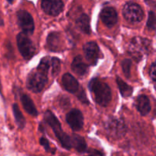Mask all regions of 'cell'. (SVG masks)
I'll use <instances>...</instances> for the list:
<instances>
[{
  "label": "cell",
  "mask_w": 156,
  "mask_h": 156,
  "mask_svg": "<svg viewBox=\"0 0 156 156\" xmlns=\"http://www.w3.org/2000/svg\"><path fill=\"white\" fill-rule=\"evenodd\" d=\"M50 68V59L47 56L43 58L36 69L28 75L27 79V87L33 92L38 93L42 91L47 82V74Z\"/></svg>",
  "instance_id": "obj_1"
},
{
  "label": "cell",
  "mask_w": 156,
  "mask_h": 156,
  "mask_svg": "<svg viewBox=\"0 0 156 156\" xmlns=\"http://www.w3.org/2000/svg\"><path fill=\"white\" fill-rule=\"evenodd\" d=\"M89 88L98 105L102 107L108 106L111 101L112 92L106 83L94 78L89 83Z\"/></svg>",
  "instance_id": "obj_2"
},
{
  "label": "cell",
  "mask_w": 156,
  "mask_h": 156,
  "mask_svg": "<svg viewBox=\"0 0 156 156\" xmlns=\"http://www.w3.org/2000/svg\"><path fill=\"white\" fill-rule=\"evenodd\" d=\"M44 120H45L46 123L53 129L55 136L61 143V146L66 149H71V139L63 131L60 121L55 117L54 114L51 111H47L44 113Z\"/></svg>",
  "instance_id": "obj_3"
},
{
  "label": "cell",
  "mask_w": 156,
  "mask_h": 156,
  "mask_svg": "<svg viewBox=\"0 0 156 156\" xmlns=\"http://www.w3.org/2000/svg\"><path fill=\"white\" fill-rule=\"evenodd\" d=\"M105 131L110 138L119 140L125 136L126 127L122 119L110 117L105 123Z\"/></svg>",
  "instance_id": "obj_4"
},
{
  "label": "cell",
  "mask_w": 156,
  "mask_h": 156,
  "mask_svg": "<svg viewBox=\"0 0 156 156\" xmlns=\"http://www.w3.org/2000/svg\"><path fill=\"white\" fill-rule=\"evenodd\" d=\"M151 44L150 41L142 37H134L128 45L130 55L137 61L140 60L142 56L149 52Z\"/></svg>",
  "instance_id": "obj_5"
},
{
  "label": "cell",
  "mask_w": 156,
  "mask_h": 156,
  "mask_svg": "<svg viewBox=\"0 0 156 156\" xmlns=\"http://www.w3.org/2000/svg\"><path fill=\"white\" fill-rule=\"evenodd\" d=\"M17 45L21 56L25 59H30L35 55V44L32 40L28 37L27 34L21 32L17 36Z\"/></svg>",
  "instance_id": "obj_6"
},
{
  "label": "cell",
  "mask_w": 156,
  "mask_h": 156,
  "mask_svg": "<svg viewBox=\"0 0 156 156\" xmlns=\"http://www.w3.org/2000/svg\"><path fill=\"white\" fill-rule=\"evenodd\" d=\"M122 14L124 18L131 23L140 22L144 17L142 8L134 2L126 3L122 10Z\"/></svg>",
  "instance_id": "obj_7"
},
{
  "label": "cell",
  "mask_w": 156,
  "mask_h": 156,
  "mask_svg": "<svg viewBox=\"0 0 156 156\" xmlns=\"http://www.w3.org/2000/svg\"><path fill=\"white\" fill-rule=\"evenodd\" d=\"M18 24L23 33L25 34H32L35 30V24L34 20L31 14L24 10L18 11L17 13Z\"/></svg>",
  "instance_id": "obj_8"
},
{
  "label": "cell",
  "mask_w": 156,
  "mask_h": 156,
  "mask_svg": "<svg viewBox=\"0 0 156 156\" xmlns=\"http://www.w3.org/2000/svg\"><path fill=\"white\" fill-rule=\"evenodd\" d=\"M66 120L73 131L80 130L84 126V116L78 109H73L67 113Z\"/></svg>",
  "instance_id": "obj_9"
},
{
  "label": "cell",
  "mask_w": 156,
  "mask_h": 156,
  "mask_svg": "<svg viewBox=\"0 0 156 156\" xmlns=\"http://www.w3.org/2000/svg\"><path fill=\"white\" fill-rule=\"evenodd\" d=\"M84 52L85 57L89 63L92 66H95L100 57V52L97 44L93 41L88 42L84 46Z\"/></svg>",
  "instance_id": "obj_10"
},
{
  "label": "cell",
  "mask_w": 156,
  "mask_h": 156,
  "mask_svg": "<svg viewBox=\"0 0 156 156\" xmlns=\"http://www.w3.org/2000/svg\"><path fill=\"white\" fill-rule=\"evenodd\" d=\"M41 9L47 15L56 16L62 12L64 3L61 0H42Z\"/></svg>",
  "instance_id": "obj_11"
},
{
  "label": "cell",
  "mask_w": 156,
  "mask_h": 156,
  "mask_svg": "<svg viewBox=\"0 0 156 156\" xmlns=\"http://www.w3.org/2000/svg\"><path fill=\"white\" fill-rule=\"evenodd\" d=\"M100 18L103 24L109 27H112L116 24L118 19L116 10L112 7H106L102 9Z\"/></svg>",
  "instance_id": "obj_12"
},
{
  "label": "cell",
  "mask_w": 156,
  "mask_h": 156,
  "mask_svg": "<svg viewBox=\"0 0 156 156\" xmlns=\"http://www.w3.org/2000/svg\"><path fill=\"white\" fill-rule=\"evenodd\" d=\"M47 48L51 51L58 52L63 49V41L61 34L58 32L49 34L47 37Z\"/></svg>",
  "instance_id": "obj_13"
},
{
  "label": "cell",
  "mask_w": 156,
  "mask_h": 156,
  "mask_svg": "<svg viewBox=\"0 0 156 156\" xmlns=\"http://www.w3.org/2000/svg\"><path fill=\"white\" fill-rule=\"evenodd\" d=\"M62 84L67 91L76 94L80 89V85L77 80L72 75L66 73L62 77Z\"/></svg>",
  "instance_id": "obj_14"
},
{
  "label": "cell",
  "mask_w": 156,
  "mask_h": 156,
  "mask_svg": "<svg viewBox=\"0 0 156 156\" xmlns=\"http://www.w3.org/2000/svg\"><path fill=\"white\" fill-rule=\"evenodd\" d=\"M71 69L73 73L79 76H84L87 73L89 66L84 60L82 56H77L73 59L71 64Z\"/></svg>",
  "instance_id": "obj_15"
},
{
  "label": "cell",
  "mask_w": 156,
  "mask_h": 156,
  "mask_svg": "<svg viewBox=\"0 0 156 156\" xmlns=\"http://www.w3.org/2000/svg\"><path fill=\"white\" fill-rule=\"evenodd\" d=\"M20 99H21V104H22L24 111L30 115L36 117L38 113L36 109V107H35V104H34L33 101L31 99V98L25 94H21Z\"/></svg>",
  "instance_id": "obj_16"
},
{
  "label": "cell",
  "mask_w": 156,
  "mask_h": 156,
  "mask_svg": "<svg viewBox=\"0 0 156 156\" xmlns=\"http://www.w3.org/2000/svg\"><path fill=\"white\" fill-rule=\"evenodd\" d=\"M136 108L138 111L142 116L147 115L151 110V105L148 98L144 94L139 95L136 100Z\"/></svg>",
  "instance_id": "obj_17"
},
{
  "label": "cell",
  "mask_w": 156,
  "mask_h": 156,
  "mask_svg": "<svg viewBox=\"0 0 156 156\" xmlns=\"http://www.w3.org/2000/svg\"><path fill=\"white\" fill-rule=\"evenodd\" d=\"M76 26L78 28L86 34H90V18L85 14H82L76 21Z\"/></svg>",
  "instance_id": "obj_18"
},
{
  "label": "cell",
  "mask_w": 156,
  "mask_h": 156,
  "mask_svg": "<svg viewBox=\"0 0 156 156\" xmlns=\"http://www.w3.org/2000/svg\"><path fill=\"white\" fill-rule=\"evenodd\" d=\"M70 139H71L72 147L74 148L77 152H84L87 150V143L83 137L73 134Z\"/></svg>",
  "instance_id": "obj_19"
},
{
  "label": "cell",
  "mask_w": 156,
  "mask_h": 156,
  "mask_svg": "<svg viewBox=\"0 0 156 156\" xmlns=\"http://www.w3.org/2000/svg\"><path fill=\"white\" fill-rule=\"evenodd\" d=\"M116 83H117L119 91H120L122 97L128 98L132 94V88L130 85H128V84L125 83V82H124L123 80H122L120 78H116Z\"/></svg>",
  "instance_id": "obj_20"
},
{
  "label": "cell",
  "mask_w": 156,
  "mask_h": 156,
  "mask_svg": "<svg viewBox=\"0 0 156 156\" xmlns=\"http://www.w3.org/2000/svg\"><path fill=\"white\" fill-rule=\"evenodd\" d=\"M12 111H13L14 117H15L16 124L18 125V127L23 129L24 126H25V119H24V116L21 114V111H20L17 104H14L12 105Z\"/></svg>",
  "instance_id": "obj_21"
},
{
  "label": "cell",
  "mask_w": 156,
  "mask_h": 156,
  "mask_svg": "<svg viewBox=\"0 0 156 156\" xmlns=\"http://www.w3.org/2000/svg\"><path fill=\"white\" fill-rule=\"evenodd\" d=\"M50 69L53 76H56L61 70V62L60 59L57 57H53L50 59Z\"/></svg>",
  "instance_id": "obj_22"
},
{
  "label": "cell",
  "mask_w": 156,
  "mask_h": 156,
  "mask_svg": "<svg viewBox=\"0 0 156 156\" xmlns=\"http://www.w3.org/2000/svg\"><path fill=\"white\" fill-rule=\"evenodd\" d=\"M121 65H122V69L124 75L127 78H128L130 76V69H131L132 66V61L130 59H125L122 61Z\"/></svg>",
  "instance_id": "obj_23"
},
{
  "label": "cell",
  "mask_w": 156,
  "mask_h": 156,
  "mask_svg": "<svg viewBox=\"0 0 156 156\" xmlns=\"http://www.w3.org/2000/svg\"><path fill=\"white\" fill-rule=\"evenodd\" d=\"M147 26L150 29L156 28V16L154 12H150L148 14V21H147Z\"/></svg>",
  "instance_id": "obj_24"
},
{
  "label": "cell",
  "mask_w": 156,
  "mask_h": 156,
  "mask_svg": "<svg viewBox=\"0 0 156 156\" xmlns=\"http://www.w3.org/2000/svg\"><path fill=\"white\" fill-rule=\"evenodd\" d=\"M40 143H41V146L44 148V149H45V151L47 152H50L51 154H54L55 152V149H52V148L50 147L48 140L46 138H44V137L40 138Z\"/></svg>",
  "instance_id": "obj_25"
},
{
  "label": "cell",
  "mask_w": 156,
  "mask_h": 156,
  "mask_svg": "<svg viewBox=\"0 0 156 156\" xmlns=\"http://www.w3.org/2000/svg\"><path fill=\"white\" fill-rule=\"evenodd\" d=\"M76 96H77V98H79V100L81 102H83L84 104H88V99H87V96H86L85 92L83 89H80V91H78L76 93Z\"/></svg>",
  "instance_id": "obj_26"
},
{
  "label": "cell",
  "mask_w": 156,
  "mask_h": 156,
  "mask_svg": "<svg viewBox=\"0 0 156 156\" xmlns=\"http://www.w3.org/2000/svg\"><path fill=\"white\" fill-rule=\"evenodd\" d=\"M149 75L151 79L154 82H156V62L151 64L149 69Z\"/></svg>",
  "instance_id": "obj_27"
},
{
  "label": "cell",
  "mask_w": 156,
  "mask_h": 156,
  "mask_svg": "<svg viewBox=\"0 0 156 156\" xmlns=\"http://www.w3.org/2000/svg\"><path fill=\"white\" fill-rule=\"evenodd\" d=\"M145 1L148 5L156 9V0H145Z\"/></svg>",
  "instance_id": "obj_28"
},
{
  "label": "cell",
  "mask_w": 156,
  "mask_h": 156,
  "mask_svg": "<svg viewBox=\"0 0 156 156\" xmlns=\"http://www.w3.org/2000/svg\"><path fill=\"white\" fill-rule=\"evenodd\" d=\"M13 1H14V0H8V2H10V3H12Z\"/></svg>",
  "instance_id": "obj_29"
},
{
  "label": "cell",
  "mask_w": 156,
  "mask_h": 156,
  "mask_svg": "<svg viewBox=\"0 0 156 156\" xmlns=\"http://www.w3.org/2000/svg\"><path fill=\"white\" fill-rule=\"evenodd\" d=\"M86 156H97V155H86Z\"/></svg>",
  "instance_id": "obj_30"
}]
</instances>
